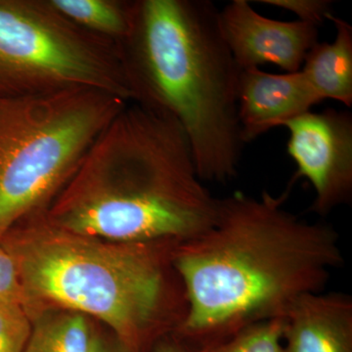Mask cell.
<instances>
[{
	"instance_id": "obj_1",
	"label": "cell",
	"mask_w": 352,
	"mask_h": 352,
	"mask_svg": "<svg viewBox=\"0 0 352 352\" xmlns=\"http://www.w3.org/2000/svg\"><path fill=\"white\" fill-rule=\"evenodd\" d=\"M289 192L219 199L210 228L175 245L173 264L188 300L176 338L195 349L217 344L325 289L344 264L339 234L287 210Z\"/></svg>"
},
{
	"instance_id": "obj_2",
	"label": "cell",
	"mask_w": 352,
	"mask_h": 352,
	"mask_svg": "<svg viewBox=\"0 0 352 352\" xmlns=\"http://www.w3.org/2000/svg\"><path fill=\"white\" fill-rule=\"evenodd\" d=\"M217 205L177 120L129 102L46 215L69 232L110 242H183L210 228Z\"/></svg>"
},
{
	"instance_id": "obj_3",
	"label": "cell",
	"mask_w": 352,
	"mask_h": 352,
	"mask_svg": "<svg viewBox=\"0 0 352 352\" xmlns=\"http://www.w3.org/2000/svg\"><path fill=\"white\" fill-rule=\"evenodd\" d=\"M0 242L17 266L29 315L34 303L91 315L129 352H151L186 318V289L173 258L178 241L78 235L53 224L43 210L21 220Z\"/></svg>"
},
{
	"instance_id": "obj_4",
	"label": "cell",
	"mask_w": 352,
	"mask_h": 352,
	"mask_svg": "<svg viewBox=\"0 0 352 352\" xmlns=\"http://www.w3.org/2000/svg\"><path fill=\"white\" fill-rule=\"evenodd\" d=\"M132 101L170 115L188 138L201 182L238 175L241 69L208 0H135L119 45Z\"/></svg>"
},
{
	"instance_id": "obj_5",
	"label": "cell",
	"mask_w": 352,
	"mask_h": 352,
	"mask_svg": "<svg viewBox=\"0 0 352 352\" xmlns=\"http://www.w3.org/2000/svg\"><path fill=\"white\" fill-rule=\"evenodd\" d=\"M127 103L90 88L0 98V238L47 210Z\"/></svg>"
},
{
	"instance_id": "obj_6",
	"label": "cell",
	"mask_w": 352,
	"mask_h": 352,
	"mask_svg": "<svg viewBox=\"0 0 352 352\" xmlns=\"http://www.w3.org/2000/svg\"><path fill=\"white\" fill-rule=\"evenodd\" d=\"M75 88L131 102L119 45L69 22L50 0H0V98Z\"/></svg>"
},
{
	"instance_id": "obj_7",
	"label": "cell",
	"mask_w": 352,
	"mask_h": 352,
	"mask_svg": "<svg viewBox=\"0 0 352 352\" xmlns=\"http://www.w3.org/2000/svg\"><path fill=\"white\" fill-rule=\"evenodd\" d=\"M287 152L296 164L293 182L307 178L314 190L310 212L325 217L352 197V117L327 109L284 122Z\"/></svg>"
},
{
	"instance_id": "obj_8",
	"label": "cell",
	"mask_w": 352,
	"mask_h": 352,
	"mask_svg": "<svg viewBox=\"0 0 352 352\" xmlns=\"http://www.w3.org/2000/svg\"><path fill=\"white\" fill-rule=\"evenodd\" d=\"M222 36L241 69L273 64L285 73L300 71L318 43L317 25L264 17L247 0H233L219 10Z\"/></svg>"
},
{
	"instance_id": "obj_9",
	"label": "cell",
	"mask_w": 352,
	"mask_h": 352,
	"mask_svg": "<svg viewBox=\"0 0 352 352\" xmlns=\"http://www.w3.org/2000/svg\"><path fill=\"white\" fill-rule=\"evenodd\" d=\"M320 102L302 71L271 74L261 68L242 69L238 118L243 142L310 112Z\"/></svg>"
},
{
	"instance_id": "obj_10",
	"label": "cell",
	"mask_w": 352,
	"mask_h": 352,
	"mask_svg": "<svg viewBox=\"0 0 352 352\" xmlns=\"http://www.w3.org/2000/svg\"><path fill=\"white\" fill-rule=\"evenodd\" d=\"M283 318L286 352H352V298L346 294H307Z\"/></svg>"
},
{
	"instance_id": "obj_11",
	"label": "cell",
	"mask_w": 352,
	"mask_h": 352,
	"mask_svg": "<svg viewBox=\"0 0 352 352\" xmlns=\"http://www.w3.org/2000/svg\"><path fill=\"white\" fill-rule=\"evenodd\" d=\"M336 28L332 43H317L307 53L300 71L322 101L352 105V25L333 13L326 16Z\"/></svg>"
},
{
	"instance_id": "obj_12",
	"label": "cell",
	"mask_w": 352,
	"mask_h": 352,
	"mask_svg": "<svg viewBox=\"0 0 352 352\" xmlns=\"http://www.w3.org/2000/svg\"><path fill=\"white\" fill-rule=\"evenodd\" d=\"M69 22L94 36L118 44L129 36L133 1L122 0H50Z\"/></svg>"
},
{
	"instance_id": "obj_13",
	"label": "cell",
	"mask_w": 352,
	"mask_h": 352,
	"mask_svg": "<svg viewBox=\"0 0 352 352\" xmlns=\"http://www.w3.org/2000/svg\"><path fill=\"white\" fill-rule=\"evenodd\" d=\"M94 335L85 315L65 312L32 325L24 352H89Z\"/></svg>"
},
{
	"instance_id": "obj_14",
	"label": "cell",
	"mask_w": 352,
	"mask_h": 352,
	"mask_svg": "<svg viewBox=\"0 0 352 352\" xmlns=\"http://www.w3.org/2000/svg\"><path fill=\"white\" fill-rule=\"evenodd\" d=\"M283 317L252 323L228 339L196 349V352H286L282 344Z\"/></svg>"
},
{
	"instance_id": "obj_15",
	"label": "cell",
	"mask_w": 352,
	"mask_h": 352,
	"mask_svg": "<svg viewBox=\"0 0 352 352\" xmlns=\"http://www.w3.org/2000/svg\"><path fill=\"white\" fill-rule=\"evenodd\" d=\"M32 321L20 305H0V352H24Z\"/></svg>"
},
{
	"instance_id": "obj_16",
	"label": "cell",
	"mask_w": 352,
	"mask_h": 352,
	"mask_svg": "<svg viewBox=\"0 0 352 352\" xmlns=\"http://www.w3.org/2000/svg\"><path fill=\"white\" fill-rule=\"evenodd\" d=\"M0 305H20L25 307L24 289L17 266L0 242Z\"/></svg>"
},
{
	"instance_id": "obj_17",
	"label": "cell",
	"mask_w": 352,
	"mask_h": 352,
	"mask_svg": "<svg viewBox=\"0 0 352 352\" xmlns=\"http://www.w3.org/2000/svg\"><path fill=\"white\" fill-rule=\"evenodd\" d=\"M267 6L295 14L298 21L319 27L331 12L332 1L328 0H259Z\"/></svg>"
},
{
	"instance_id": "obj_18",
	"label": "cell",
	"mask_w": 352,
	"mask_h": 352,
	"mask_svg": "<svg viewBox=\"0 0 352 352\" xmlns=\"http://www.w3.org/2000/svg\"><path fill=\"white\" fill-rule=\"evenodd\" d=\"M151 352H196V349L171 333L157 340Z\"/></svg>"
},
{
	"instance_id": "obj_19",
	"label": "cell",
	"mask_w": 352,
	"mask_h": 352,
	"mask_svg": "<svg viewBox=\"0 0 352 352\" xmlns=\"http://www.w3.org/2000/svg\"><path fill=\"white\" fill-rule=\"evenodd\" d=\"M89 352H129L126 347L116 339L113 342H109L102 336L97 335L94 332L92 338L91 346Z\"/></svg>"
}]
</instances>
